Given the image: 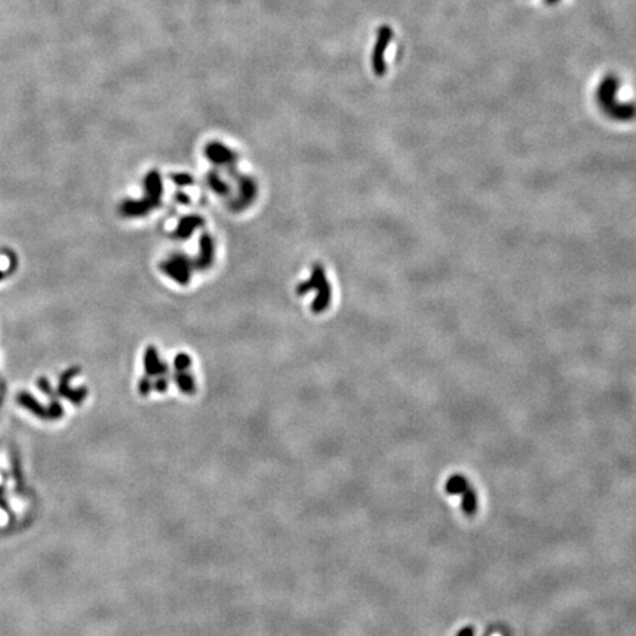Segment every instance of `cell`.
<instances>
[{"label": "cell", "instance_id": "cell-7", "mask_svg": "<svg viewBox=\"0 0 636 636\" xmlns=\"http://www.w3.org/2000/svg\"><path fill=\"white\" fill-rule=\"evenodd\" d=\"M0 482H2V477H0Z\"/></svg>", "mask_w": 636, "mask_h": 636}, {"label": "cell", "instance_id": "cell-1", "mask_svg": "<svg viewBox=\"0 0 636 636\" xmlns=\"http://www.w3.org/2000/svg\"><path fill=\"white\" fill-rule=\"evenodd\" d=\"M447 489H449V492H452V494H461V496H462V506L469 513L474 511L476 498H474V494H473V491L470 489V486L467 484V482L462 477H454V479H451L448 482Z\"/></svg>", "mask_w": 636, "mask_h": 636}, {"label": "cell", "instance_id": "cell-5", "mask_svg": "<svg viewBox=\"0 0 636 636\" xmlns=\"http://www.w3.org/2000/svg\"><path fill=\"white\" fill-rule=\"evenodd\" d=\"M209 180H211V186L214 188H215L217 192H224L223 183H221V181H220V180L217 178V176H214V177H212V178H209Z\"/></svg>", "mask_w": 636, "mask_h": 636}, {"label": "cell", "instance_id": "cell-3", "mask_svg": "<svg viewBox=\"0 0 636 636\" xmlns=\"http://www.w3.org/2000/svg\"><path fill=\"white\" fill-rule=\"evenodd\" d=\"M200 221H202V220L196 218V217L184 220V221L181 223V227H180V235H183L181 237H187V233H190V231H192V228H195L196 225H199Z\"/></svg>", "mask_w": 636, "mask_h": 636}, {"label": "cell", "instance_id": "cell-4", "mask_svg": "<svg viewBox=\"0 0 636 636\" xmlns=\"http://www.w3.org/2000/svg\"><path fill=\"white\" fill-rule=\"evenodd\" d=\"M19 399H21V402H23L27 408L33 410L35 414H43V412H45L43 411V408H41V407H40V405H38V404H37L33 398H30L28 395H21V396H19Z\"/></svg>", "mask_w": 636, "mask_h": 636}, {"label": "cell", "instance_id": "cell-8", "mask_svg": "<svg viewBox=\"0 0 636 636\" xmlns=\"http://www.w3.org/2000/svg\"><path fill=\"white\" fill-rule=\"evenodd\" d=\"M0 275H2V274H0Z\"/></svg>", "mask_w": 636, "mask_h": 636}, {"label": "cell", "instance_id": "cell-2", "mask_svg": "<svg viewBox=\"0 0 636 636\" xmlns=\"http://www.w3.org/2000/svg\"><path fill=\"white\" fill-rule=\"evenodd\" d=\"M206 152H208L209 159L215 161V162H225V161H228L231 158V152L227 147H224L223 144H220V143H212V144H209L208 149H206Z\"/></svg>", "mask_w": 636, "mask_h": 636}, {"label": "cell", "instance_id": "cell-6", "mask_svg": "<svg viewBox=\"0 0 636 636\" xmlns=\"http://www.w3.org/2000/svg\"><path fill=\"white\" fill-rule=\"evenodd\" d=\"M8 523V516H6V513L0 508V526H5Z\"/></svg>", "mask_w": 636, "mask_h": 636}]
</instances>
